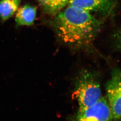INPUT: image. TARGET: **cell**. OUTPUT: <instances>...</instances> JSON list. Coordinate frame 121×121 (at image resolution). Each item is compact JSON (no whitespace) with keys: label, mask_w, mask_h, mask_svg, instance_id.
<instances>
[{"label":"cell","mask_w":121,"mask_h":121,"mask_svg":"<svg viewBox=\"0 0 121 121\" xmlns=\"http://www.w3.org/2000/svg\"><path fill=\"white\" fill-rule=\"evenodd\" d=\"M37 13L36 7L25 4L18 9L15 17L17 27L23 26H31L34 24Z\"/></svg>","instance_id":"6"},{"label":"cell","mask_w":121,"mask_h":121,"mask_svg":"<svg viewBox=\"0 0 121 121\" xmlns=\"http://www.w3.org/2000/svg\"><path fill=\"white\" fill-rule=\"evenodd\" d=\"M108 105L111 110L112 120L121 119V71L114 69L111 78L106 85Z\"/></svg>","instance_id":"3"},{"label":"cell","mask_w":121,"mask_h":121,"mask_svg":"<svg viewBox=\"0 0 121 121\" xmlns=\"http://www.w3.org/2000/svg\"><path fill=\"white\" fill-rule=\"evenodd\" d=\"M21 0H1L0 19L4 23L12 17L19 9Z\"/></svg>","instance_id":"7"},{"label":"cell","mask_w":121,"mask_h":121,"mask_svg":"<svg viewBox=\"0 0 121 121\" xmlns=\"http://www.w3.org/2000/svg\"><path fill=\"white\" fill-rule=\"evenodd\" d=\"M112 116L108 102L105 98L101 99L93 106L77 113L69 121H111Z\"/></svg>","instance_id":"4"},{"label":"cell","mask_w":121,"mask_h":121,"mask_svg":"<svg viewBox=\"0 0 121 121\" xmlns=\"http://www.w3.org/2000/svg\"><path fill=\"white\" fill-rule=\"evenodd\" d=\"M115 43L117 48L121 50V30L116 35Z\"/></svg>","instance_id":"9"},{"label":"cell","mask_w":121,"mask_h":121,"mask_svg":"<svg viewBox=\"0 0 121 121\" xmlns=\"http://www.w3.org/2000/svg\"><path fill=\"white\" fill-rule=\"evenodd\" d=\"M70 0H39L45 10L49 14L56 15L69 5Z\"/></svg>","instance_id":"8"},{"label":"cell","mask_w":121,"mask_h":121,"mask_svg":"<svg viewBox=\"0 0 121 121\" xmlns=\"http://www.w3.org/2000/svg\"><path fill=\"white\" fill-rule=\"evenodd\" d=\"M75 89L79 110L93 106L102 97L97 78L94 73L88 70H83L79 73L76 79Z\"/></svg>","instance_id":"2"},{"label":"cell","mask_w":121,"mask_h":121,"mask_svg":"<svg viewBox=\"0 0 121 121\" xmlns=\"http://www.w3.org/2000/svg\"><path fill=\"white\" fill-rule=\"evenodd\" d=\"M69 6L104 17L111 12L114 2V0H70Z\"/></svg>","instance_id":"5"},{"label":"cell","mask_w":121,"mask_h":121,"mask_svg":"<svg viewBox=\"0 0 121 121\" xmlns=\"http://www.w3.org/2000/svg\"><path fill=\"white\" fill-rule=\"evenodd\" d=\"M52 23L61 41L73 49H80L92 44L101 22L89 12L69 6L56 14Z\"/></svg>","instance_id":"1"}]
</instances>
